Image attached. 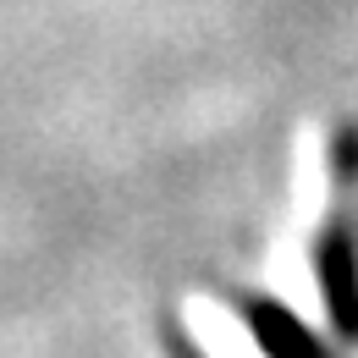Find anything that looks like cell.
I'll return each instance as SVG.
<instances>
[{"label": "cell", "instance_id": "cell-2", "mask_svg": "<svg viewBox=\"0 0 358 358\" xmlns=\"http://www.w3.org/2000/svg\"><path fill=\"white\" fill-rule=\"evenodd\" d=\"M320 287H325V309L342 331H358V259L342 231H325L320 243Z\"/></svg>", "mask_w": 358, "mask_h": 358}, {"label": "cell", "instance_id": "cell-1", "mask_svg": "<svg viewBox=\"0 0 358 358\" xmlns=\"http://www.w3.org/2000/svg\"><path fill=\"white\" fill-rule=\"evenodd\" d=\"M243 320H248V331H254V342H259L265 358H325L320 342L270 298H243Z\"/></svg>", "mask_w": 358, "mask_h": 358}]
</instances>
